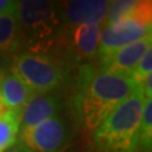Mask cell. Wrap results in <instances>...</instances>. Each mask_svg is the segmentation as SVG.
Listing matches in <instances>:
<instances>
[{"label":"cell","instance_id":"cell-20","mask_svg":"<svg viewBox=\"0 0 152 152\" xmlns=\"http://www.w3.org/2000/svg\"><path fill=\"white\" fill-rule=\"evenodd\" d=\"M0 107H5V105L2 103V99H1V94H0Z\"/></svg>","mask_w":152,"mask_h":152},{"label":"cell","instance_id":"cell-22","mask_svg":"<svg viewBox=\"0 0 152 152\" xmlns=\"http://www.w3.org/2000/svg\"><path fill=\"white\" fill-rule=\"evenodd\" d=\"M90 152H104V151H100V150H97V149H95L94 151H90Z\"/></svg>","mask_w":152,"mask_h":152},{"label":"cell","instance_id":"cell-8","mask_svg":"<svg viewBox=\"0 0 152 152\" xmlns=\"http://www.w3.org/2000/svg\"><path fill=\"white\" fill-rule=\"evenodd\" d=\"M152 45V34L140 41L125 45L106 59L99 61V69L132 77L136 65Z\"/></svg>","mask_w":152,"mask_h":152},{"label":"cell","instance_id":"cell-18","mask_svg":"<svg viewBox=\"0 0 152 152\" xmlns=\"http://www.w3.org/2000/svg\"><path fill=\"white\" fill-rule=\"evenodd\" d=\"M17 9V1L11 0H0V16L11 10Z\"/></svg>","mask_w":152,"mask_h":152},{"label":"cell","instance_id":"cell-19","mask_svg":"<svg viewBox=\"0 0 152 152\" xmlns=\"http://www.w3.org/2000/svg\"><path fill=\"white\" fill-rule=\"evenodd\" d=\"M4 152H33V151L26 144H24L22 141H19V142H16L12 147L5 150Z\"/></svg>","mask_w":152,"mask_h":152},{"label":"cell","instance_id":"cell-1","mask_svg":"<svg viewBox=\"0 0 152 152\" xmlns=\"http://www.w3.org/2000/svg\"><path fill=\"white\" fill-rule=\"evenodd\" d=\"M139 88L132 77L85 63L78 68L70 108L87 130H95L113 109Z\"/></svg>","mask_w":152,"mask_h":152},{"label":"cell","instance_id":"cell-21","mask_svg":"<svg viewBox=\"0 0 152 152\" xmlns=\"http://www.w3.org/2000/svg\"><path fill=\"white\" fill-rule=\"evenodd\" d=\"M5 110H6V107H0V115L2 114Z\"/></svg>","mask_w":152,"mask_h":152},{"label":"cell","instance_id":"cell-15","mask_svg":"<svg viewBox=\"0 0 152 152\" xmlns=\"http://www.w3.org/2000/svg\"><path fill=\"white\" fill-rule=\"evenodd\" d=\"M137 4H139V0L110 1L108 12H107V16L105 19V26L112 25L116 22H120L122 19L132 17L137 7Z\"/></svg>","mask_w":152,"mask_h":152},{"label":"cell","instance_id":"cell-11","mask_svg":"<svg viewBox=\"0 0 152 152\" xmlns=\"http://www.w3.org/2000/svg\"><path fill=\"white\" fill-rule=\"evenodd\" d=\"M0 94L6 108L20 113L28 100L35 95L11 69L7 71L0 79Z\"/></svg>","mask_w":152,"mask_h":152},{"label":"cell","instance_id":"cell-5","mask_svg":"<svg viewBox=\"0 0 152 152\" xmlns=\"http://www.w3.org/2000/svg\"><path fill=\"white\" fill-rule=\"evenodd\" d=\"M102 25L83 24L65 26L58 39L53 53L63 64L70 69L76 65L88 63L97 55Z\"/></svg>","mask_w":152,"mask_h":152},{"label":"cell","instance_id":"cell-6","mask_svg":"<svg viewBox=\"0 0 152 152\" xmlns=\"http://www.w3.org/2000/svg\"><path fill=\"white\" fill-rule=\"evenodd\" d=\"M20 141L33 152H64L71 139L69 123L56 115L32 129L20 131Z\"/></svg>","mask_w":152,"mask_h":152},{"label":"cell","instance_id":"cell-9","mask_svg":"<svg viewBox=\"0 0 152 152\" xmlns=\"http://www.w3.org/2000/svg\"><path fill=\"white\" fill-rule=\"evenodd\" d=\"M65 26L105 22L110 1L107 0H72L62 2Z\"/></svg>","mask_w":152,"mask_h":152},{"label":"cell","instance_id":"cell-17","mask_svg":"<svg viewBox=\"0 0 152 152\" xmlns=\"http://www.w3.org/2000/svg\"><path fill=\"white\" fill-rule=\"evenodd\" d=\"M12 59L14 56L9 54H4L0 52V79L5 75L7 71L11 68V63H12Z\"/></svg>","mask_w":152,"mask_h":152},{"label":"cell","instance_id":"cell-16","mask_svg":"<svg viewBox=\"0 0 152 152\" xmlns=\"http://www.w3.org/2000/svg\"><path fill=\"white\" fill-rule=\"evenodd\" d=\"M150 75H152V49L148 50L145 54L142 56V59L136 65L135 70L132 73V78L134 79L139 88Z\"/></svg>","mask_w":152,"mask_h":152},{"label":"cell","instance_id":"cell-10","mask_svg":"<svg viewBox=\"0 0 152 152\" xmlns=\"http://www.w3.org/2000/svg\"><path fill=\"white\" fill-rule=\"evenodd\" d=\"M61 107V98L56 94H35L23 109L20 131L32 129L44 121L59 115Z\"/></svg>","mask_w":152,"mask_h":152},{"label":"cell","instance_id":"cell-12","mask_svg":"<svg viewBox=\"0 0 152 152\" xmlns=\"http://www.w3.org/2000/svg\"><path fill=\"white\" fill-rule=\"evenodd\" d=\"M23 49L17 9L0 16V52L12 55Z\"/></svg>","mask_w":152,"mask_h":152},{"label":"cell","instance_id":"cell-13","mask_svg":"<svg viewBox=\"0 0 152 152\" xmlns=\"http://www.w3.org/2000/svg\"><path fill=\"white\" fill-rule=\"evenodd\" d=\"M20 112L7 109L0 115V152L12 147L20 131Z\"/></svg>","mask_w":152,"mask_h":152},{"label":"cell","instance_id":"cell-4","mask_svg":"<svg viewBox=\"0 0 152 152\" xmlns=\"http://www.w3.org/2000/svg\"><path fill=\"white\" fill-rule=\"evenodd\" d=\"M11 70L34 94L56 90L68 78V68L51 54L22 52L14 56Z\"/></svg>","mask_w":152,"mask_h":152},{"label":"cell","instance_id":"cell-14","mask_svg":"<svg viewBox=\"0 0 152 152\" xmlns=\"http://www.w3.org/2000/svg\"><path fill=\"white\" fill-rule=\"evenodd\" d=\"M152 143V100L145 99L139 131L137 151L150 152Z\"/></svg>","mask_w":152,"mask_h":152},{"label":"cell","instance_id":"cell-2","mask_svg":"<svg viewBox=\"0 0 152 152\" xmlns=\"http://www.w3.org/2000/svg\"><path fill=\"white\" fill-rule=\"evenodd\" d=\"M17 17L23 49L29 53L52 54L65 25L61 2L17 1Z\"/></svg>","mask_w":152,"mask_h":152},{"label":"cell","instance_id":"cell-3","mask_svg":"<svg viewBox=\"0 0 152 152\" xmlns=\"http://www.w3.org/2000/svg\"><path fill=\"white\" fill-rule=\"evenodd\" d=\"M145 97L140 89L118 104L94 132V144L104 152H136Z\"/></svg>","mask_w":152,"mask_h":152},{"label":"cell","instance_id":"cell-7","mask_svg":"<svg viewBox=\"0 0 152 152\" xmlns=\"http://www.w3.org/2000/svg\"><path fill=\"white\" fill-rule=\"evenodd\" d=\"M152 23L136 17H129L105 26L100 32L97 56L98 61L106 59L125 45L151 35Z\"/></svg>","mask_w":152,"mask_h":152}]
</instances>
